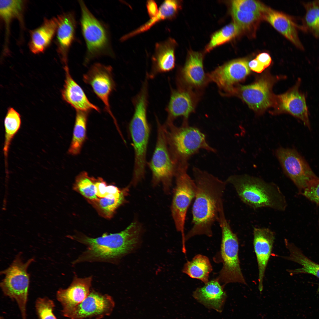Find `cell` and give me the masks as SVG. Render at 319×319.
<instances>
[{
    "instance_id": "6da1fadb",
    "label": "cell",
    "mask_w": 319,
    "mask_h": 319,
    "mask_svg": "<svg viewBox=\"0 0 319 319\" xmlns=\"http://www.w3.org/2000/svg\"><path fill=\"white\" fill-rule=\"evenodd\" d=\"M196 189L192 208V224L185 235V241L197 235L212 236V227L218 221L223 206V197L227 184L208 172L194 167Z\"/></svg>"
},
{
    "instance_id": "7a4b0ae2",
    "label": "cell",
    "mask_w": 319,
    "mask_h": 319,
    "mask_svg": "<svg viewBox=\"0 0 319 319\" xmlns=\"http://www.w3.org/2000/svg\"><path fill=\"white\" fill-rule=\"evenodd\" d=\"M141 227L137 222H132L119 232L104 234L92 238L78 233L70 238L85 245L86 249L73 262H115L133 250L139 243Z\"/></svg>"
},
{
    "instance_id": "3957f363",
    "label": "cell",
    "mask_w": 319,
    "mask_h": 319,
    "mask_svg": "<svg viewBox=\"0 0 319 319\" xmlns=\"http://www.w3.org/2000/svg\"><path fill=\"white\" fill-rule=\"evenodd\" d=\"M231 184L241 201L254 209L269 208L283 211L287 204L279 186L273 182L247 174L232 175L225 180Z\"/></svg>"
},
{
    "instance_id": "277c9868",
    "label": "cell",
    "mask_w": 319,
    "mask_h": 319,
    "mask_svg": "<svg viewBox=\"0 0 319 319\" xmlns=\"http://www.w3.org/2000/svg\"><path fill=\"white\" fill-rule=\"evenodd\" d=\"M169 149L177 167H188L191 157L201 149L216 152L208 143L206 135L198 128L183 121L178 127L173 123L163 125Z\"/></svg>"
},
{
    "instance_id": "5b68a950",
    "label": "cell",
    "mask_w": 319,
    "mask_h": 319,
    "mask_svg": "<svg viewBox=\"0 0 319 319\" xmlns=\"http://www.w3.org/2000/svg\"><path fill=\"white\" fill-rule=\"evenodd\" d=\"M147 88H143L136 99L134 112L129 125L134 154L131 181L134 185L144 178L145 174L146 155L150 134L147 115Z\"/></svg>"
},
{
    "instance_id": "8992f818",
    "label": "cell",
    "mask_w": 319,
    "mask_h": 319,
    "mask_svg": "<svg viewBox=\"0 0 319 319\" xmlns=\"http://www.w3.org/2000/svg\"><path fill=\"white\" fill-rule=\"evenodd\" d=\"M218 222L222 232L219 256L223 266L217 278L224 286L231 283L247 285L240 266L238 238L226 219L224 208L220 211Z\"/></svg>"
},
{
    "instance_id": "52a82bcc",
    "label": "cell",
    "mask_w": 319,
    "mask_h": 319,
    "mask_svg": "<svg viewBox=\"0 0 319 319\" xmlns=\"http://www.w3.org/2000/svg\"><path fill=\"white\" fill-rule=\"evenodd\" d=\"M79 3L81 11L82 31L87 48L84 64L102 56L113 57L107 27L92 14L83 1H79Z\"/></svg>"
},
{
    "instance_id": "ba28073f",
    "label": "cell",
    "mask_w": 319,
    "mask_h": 319,
    "mask_svg": "<svg viewBox=\"0 0 319 319\" xmlns=\"http://www.w3.org/2000/svg\"><path fill=\"white\" fill-rule=\"evenodd\" d=\"M20 254L17 255L11 264L1 272L4 277L0 283L3 294L17 303L22 319H27V306L30 283L27 269L35 261L31 258L23 261Z\"/></svg>"
},
{
    "instance_id": "9c48e42d",
    "label": "cell",
    "mask_w": 319,
    "mask_h": 319,
    "mask_svg": "<svg viewBox=\"0 0 319 319\" xmlns=\"http://www.w3.org/2000/svg\"><path fill=\"white\" fill-rule=\"evenodd\" d=\"M188 168L180 167L177 169L175 176V186L171 206L176 228L181 234L183 248L185 247L184 229L186 214L188 208L195 197L196 189L194 179L187 173Z\"/></svg>"
},
{
    "instance_id": "30bf717a",
    "label": "cell",
    "mask_w": 319,
    "mask_h": 319,
    "mask_svg": "<svg viewBox=\"0 0 319 319\" xmlns=\"http://www.w3.org/2000/svg\"><path fill=\"white\" fill-rule=\"evenodd\" d=\"M157 134L155 148L148 163L152 175V182L162 184L165 191H169L175 177L177 166L170 152L163 125L157 121Z\"/></svg>"
},
{
    "instance_id": "8fae6325",
    "label": "cell",
    "mask_w": 319,
    "mask_h": 319,
    "mask_svg": "<svg viewBox=\"0 0 319 319\" xmlns=\"http://www.w3.org/2000/svg\"><path fill=\"white\" fill-rule=\"evenodd\" d=\"M284 173L293 183L300 194L318 177L295 149L280 147L275 152Z\"/></svg>"
},
{
    "instance_id": "7c38bea8",
    "label": "cell",
    "mask_w": 319,
    "mask_h": 319,
    "mask_svg": "<svg viewBox=\"0 0 319 319\" xmlns=\"http://www.w3.org/2000/svg\"><path fill=\"white\" fill-rule=\"evenodd\" d=\"M248 64L247 61L243 59L228 62L207 74L209 82L215 83L223 95H231L234 85L250 73Z\"/></svg>"
},
{
    "instance_id": "4fadbf2b",
    "label": "cell",
    "mask_w": 319,
    "mask_h": 319,
    "mask_svg": "<svg viewBox=\"0 0 319 319\" xmlns=\"http://www.w3.org/2000/svg\"><path fill=\"white\" fill-rule=\"evenodd\" d=\"M112 68L100 63L93 64L83 77L84 82L90 85L98 97L104 104L106 111L117 123L111 112L110 105V96L114 90L115 84L112 74ZM118 126V125H117Z\"/></svg>"
},
{
    "instance_id": "5bb4252c",
    "label": "cell",
    "mask_w": 319,
    "mask_h": 319,
    "mask_svg": "<svg viewBox=\"0 0 319 319\" xmlns=\"http://www.w3.org/2000/svg\"><path fill=\"white\" fill-rule=\"evenodd\" d=\"M115 305L114 301L111 296L92 290L85 299L65 317L69 319L92 318L99 319L110 315Z\"/></svg>"
},
{
    "instance_id": "9a60e30c",
    "label": "cell",
    "mask_w": 319,
    "mask_h": 319,
    "mask_svg": "<svg viewBox=\"0 0 319 319\" xmlns=\"http://www.w3.org/2000/svg\"><path fill=\"white\" fill-rule=\"evenodd\" d=\"M301 84L298 78L292 88L285 93L278 96V107L281 112L289 114L301 121L309 129L311 125L309 111L304 93L300 90Z\"/></svg>"
},
{
    "instance_id": "2e32d148",
    "label": "cell",
    "mask_w": 319,
    "mask_h": 319,
    "mask_svg": "<svg viewBox=\"0 0 319 319\" xmlns=\"http://www.w3.org/2000/svg\"><path fill=\"white\" fill-rule=\"evenodd\" d=\"M271 85L269 81L262 79L250 85L235 87L232 95H237L255 111L263 110L272 104Z\"/></svg>"
},
{
    "instance_id": "e0dca14e",
    "label": "cell",
    "mask_w": 319,
    "mask_h": 319,
    "mask_svg": "<svg viewBox=\"0 0 319 319\" xmlns=\"http://www.w3.org/2000/svg\"><path fill=\"white\" fill-rule=\"evenodd\" d=\"M203 58L200 53L190 52L180 74L181 86L199 93L209 82L204 70Z\"/></svg>"
},
{
    "instance_id": "ac0fdd59",
    "label": "cell",
    "mask_w": 319,
    "mask_h": 319,
    "mask_svg": "<svg viewBox=\"0 0 319 319\" xmlns=\"http://www.w3.org/2000/svg\"><path fill=\"white\" fill-rule=\"evenodd\" d=\"M92 277L80 278L75 276L69 286L59 289L56 297L61 305L62 315L65 317L73 309L83 301L90 293Z\"/></svg>"
},
{
    "instance_id": "d6986e66",
    "label": "cell",
    "mask_w": 319,
    "mask_h": 319,
    "mask_svg": "<svg viewBox=\"0 0 319 319\" xmlns=\"http://www.w3.org/2000/svg\"><path fill=\"white\" fill-rule=\"evenodd\" d=\"M200 93L181 86L172 93L167 107L168 117L167 122H173L178 117L182 116L183 121H188L193 113L199 98Z\"/></svg>"
},
{
    "instance_id": "ffe728a7",
    "label": "cell",
    "mask_w": 319,
    "mask_h": 319,
    "mask_svg": "<svg viewBox=\"0 0 319 319\" xmlns=\"http://www.w3.org/2000/svg\"><path fill=\"white\" fill-rule=\"evenodd\" d=\"M253 245L258 269V288L263 289L266 268L271 255L275 239L274 232L268 228L254 227Z\"/></svg>"
},
{
    "instance_id": "44dd1931",
    "label": "cell",
    "mask_w": 319,
    "mask_h": 319,
    "mask_svg": "<svg viewBox=\"0 0 319 319\" xmlns=\"http://www.w3.org/2000/svg\"><path fill=\"white\" fill-rule=\"evenodd\" d=\"M56 32L57 51L63 66L68 65L69 52L75 39L76 21L74 13L69 12L57 17Z\"/></svg>"
},
{
    "instance_id": "7402d4cb",
    "label": "cell",
    "mask_w": 319,
    "mask_h": 319,
    "mask_svg": "<svg viewBox=\"0 0 319 319\" xmlns=\"http://www.w3.org/2000/svg\"><path fill=\"white\" fill-rule=\"evenodd\" d=\"M263 19L268 22L297 48L300 50H304L298 32V29L301 30V25H298L291 17L268 8L263 15Z\"/></svg>"
},
{
    "instance_id": "603a6c76",
    "label": "cell",
    "mask_w": 319,
    "mask_h": 319,
    "mask_svg": "<svg viewBox=\"0 0 319 319\" xmlns=\"http://www.w3.org/2000/svg\"><path fill=\"white\" fill-rule=\"evenodd\" d=\"M224 287L216 278L209 281L204 286L197 288L193 292V296L206 307L221 313L227 298Z\"/></svg>"
},
{
    "instance_id": "cb8c5ba5",
    "label": "cell",
    "mask_w": 319,
    "mask_h": 319,
    "mask_svg": "<svg viewBox=\"0 0 319 319\" xmlns=\"http://www.w3.org/2000/svg\"><path fill=\"white\" fill-rule=\"evenodd\" d=\"M65 79L61 91L63 99L76 111L89 112L95 110L100 112L99 108L88 100L84 92L71 75L68 65L64 66Z\"/></svg>"
},
{
    "instance_id": "d4e9b609",
    "label": "cell",
    "mask_w": 319,
    "mask_h": 319,
    "mask_svg": "<svg viewBox=\"0 0 319 319\" xmlns=\"http://www.w3.org/2000/svg\"><path fill=\"white\" fill-rule=\"evenodd\" d=\"M57 27V17L45 18L40 26L31 31L29 43L31 52L35 54L44 52L56 34Z\"/></svg>"
},
{
    "instance_id": "484cf974",
    "label": "cell",
    "mask_w": 319,
    "mask_h": 319,
    "mask_svg": "<svg viewBox=\"0 0 319 319\" xmlns=\"http://www.w3.org/2000/svg\"><path fill=\"white\" fill-rule=\"evenodd\" d=\"M26 2L24 0L0 1V15L5 28V40L4 49V54L9 53L8 44L10 34V25L14 19H17L23 27V13Z\"/></svg>"
},
{
    "instance_id": "4316f807",
    "label": "cell",
    "mask_w": 319,
    "mask_h": 319,
    "mask_svg": "<svg viewBox=\"0 0 319 319\" xmlns=\"http://www.w3.org/2000/svg\"><path fill=\"white\" fill-rule=\"evenodd\" d=\"M177 44L173 39L157 43L152 57L153 69L163 73L172 70L175 65V49Z\"/></svg>"
},
{
    "instance_id": "83f0119b",
    "label": "cell",
    "mask_w": 319,
    "mask_h": 319,
    "mask_svg": "<svg viewBox=\"0 0 319 319\" xmlns=\"http://www.w3.org/2000/svg\"><path fill=\"white\" fill-rule=\"evenodd\" d=\"M284 244L289 250V255L282 256L284 259L297 263L302 267L294 269H288L291 275L305 274H312L319 279V264L315 263L306 256L302 250L294 243L290 242L286 239ZM319 291V286L318 291Z\"/></svg>"
},
{
    "instance_id": "f1b7e54d",
    "label": "cell",
    "mask_w": 319,
    "mask_h": 319,
    "mask_svg": "<svg viewBox=\"0 0 319 319\" xmlns=\"http://www.w3.org/2000/svg\"><path fill=\"white\" fill-rule=\"evenodd\" d=\"M179 1H165L160 6L157 14L146 23L135 30L123 36L121 38L125 41L141 33L145 32L157 23L164 20H170L174 18L181 8Z\"/></svg>"
},
{
    "instance_id": "f546056e",
    "label": "cell",
    "mask_w": 319,
    "mask_h": 319,
    "mask_svg": "<svg viewBox=\"0 0 319 319\" xmlns=\"http://www.w3.org/2000/svg\"><path fill=\"white\" fill-rule=\"evenodd\" d=\"M21 123V116L19 113L12 107L8 108L4 120L5 134L3 149L5 168L7 169L10 147L14 137L20 128Z\"/></svg>"
},
{
    "instance_id": "4dcf8cb0",
    "label": "cell",
    "mask_w": 319,
    "mask_h": 319,
    "mask_svg": "<svg viewBox=\"0 0 319 319\" xmlns=\"http://www.w3.org/2000/svg\"><path fill=\"white\" fill-rule=\"evenodd\" d=\"M212 270L209 258L199 254L185 264L182 271L191 278L200 280L205 284L209 281V274Z\"/></svg>"
},
{
    "instance_id": "1f68e13d",
    "label": "cell",
    "mask_w": 319,
    "mask_h": 319,
    "mask_svg": "<svg viewBox=\"0 0 319 319\" xmlns=\"http://www.w3.org/2000/svg\"><path fill=\"white\" fill-rule=\"evenodd\" d=\"M88 112L76 111L72 138L68 151L69 154L77 155L81 151L86 137Z\"/></svg>"
},
{
    "instance_id": "d6a6232c",
    "label": "cell",
    "mask_w": 319,
    "mask_h": 319,
    "mask_svg": "<svg viewBox=\"0 0 319 319\" xmlns=\"http://www.w3.org/2000/svg\"><path fill=\"white\" fill-rule=\"evenodd\" d=\"M305 13L302 20L301 30L319 39V0L302 2Z\"/></svg>"
},
{
    "instance_id": "836d02e7",
    "label": "cell",
    "mask_w": 319,
    "mask_h": 319,
    "mask_svg": "<svg viewBox=\"0 0 319 319\" xmlns=\"http://www.w3.org/2000/svg\"><path fill=\"white\" fill-rule=\"evenodd\" d=\"M231 13L234 22L241 31L247 33L255 32L260 20L263 18L261 14L242 12L232 7Z\"/></svg>"
},
{
    "instance_id": "e575fe53",
    "label": "cell",
    "mask_w": 319,
    "mask_h": 319,
    "mask_svg": "<svg viewBox=\"0 0 319 319\" xmlns=\"http://www.w3.org/2000/svg\"><path fill=\"white\" fill-rule=\"evenodd\" d=\"M125 196L118 198H98L95 200H87L100 215L110 219L113 217L116 209L125 201Z\"/></svg>"
},
{
    "instance_id": "d590c367",
    "label": "cell",
    "mask_w": 319,
    "mask_h": 319,
    "mask_svg": "<svg viewBox=\"0 0 319 319\" xmlns=\"http://www.w3.org/2000/svg\"><path fill=\"white\" fill-rule=\"evenodd\" d=\"M241 31L239 27L234 22L226 25L213 34L206 47V51H209L230 41L238 35Z\"/></svg>"
},
{
    "instance_id": "8d00e7d4",
    "label": "cell",
    "mask_w": 319,
    "mask_h": 319,
    "mask_svg": "<svg viewBox=\"0 0 319 319\" xmlns=\"http://www.w3.org/2000/svg\"><path fill=\"white\" fill-rule=\"evenodd\" d=\"M95 178L89 176L83 171L76 177L73 184V190L81 194L87 200L97 199L95 187Z\"/></svg>"
},
{
    "instance_id": "74e56055",
    "label": "cell",
    "mask_w": 319,
    "mask_h": 319,
    "mask_svg": "<svg viewBox=\"0 0 319 319\" xmlns=\"http://www.w3.org/2000/svg\"><path fill=\"white\" fill-rule=\"evenodd\" d=\"M55 304L53 301L47 297L38 298L35 307L38 319H57L53 313Z\"/></svg>"
},
{
    "instance_id": "f35d334b",
    "label": "cell",
    "mask_w": 319,
    "mask_h": 319,
    "mask_svg": "<svg viewBox=\"0 0 319 319\" xmlns=\"http://www.w3.org/2000/svg\"><path fill=\"white\" fill-rule=\"evenodd\" d=\"M232 7L240 11L259 14L262 16L268 8L259 1L252 0H235L231 2Z\"/></svg>"
},
{
    "instance_id": "ab89813d",
    "label": "cell",
    "mask_w": 319,
    "mask_h": 319,
    "mask_svg": "<svg viewBox=\"0 0 319 319\" xmlns=\"http://www.w3.org/2000/svg\"><path fill=\"white\" fill-rule=\"evenodd\" d=\"M319 208V177L312 181L300 194Z\"/></svg>"
},
{
    "instance_id": "60d3db41",
    "label": "cell",
    "mask_w": 319,
    "mask_h": 319,
    "mask_svg": "<svg viewBox=\"0 0 319 319\" xmlns=\"http://www.w3.org/2000/svg\"><path fill=\"white\" fill-rule=\"evenodd\" d=\"M106 183L101 178H95V187L97 196L99 198H103L107 195Z\"/></svg>"
},
{
    "instance_id": "b9f144b4",
    "label": "cell",
    "mask_w": 319,
    "mask_h": 319,
    "mask_svg": "<svg viewBox=\"0 0 319 319\" xmlns=\"http://www.w3.org/2000/svg\"><path fill=\"white\" fill-rule=\"evenodd\" d=\"M146 6L148 14L151 18L154 17L157 14L158 9L156 2L154 0L147 1Z\"/></svg>"
},
{
    "instance_id": "7bdbcfd3",
    "label": "cell",
    "mask_w": 319,
    "mask_h": 319,
    "mask_svg": "<svg viewBox=\"0 0 319 319\" xmlns=\"http://www.w3.org/2000/svg\"><path fill=\"white\" fill-rule=\"evenodd\" d=\"M265 68L270 65L271 62V58L269 54L263 52L258 55L256 58Z\"/></svg>"
},
{
    "instance_id": "ee69618b",
    "label": "cell",
    "mask_w": 319,
    "mask_h": 319,
    "mask_svg": "<svg viewBox=\"0 0 319 319\" xmlns=\"http://www.w3.org/2000/svg\"><path fill=\"white\" fill-rule=\"evenodd\" d=\"M248 66L251 70L258 73H261L265 69L256 58L254 59L248 63Z\"/></svg>"
},
{
    "instance_id": "f6af8a7d",
    "label": "cell",
    "mask_w": 319,
    "mask_h": 319,
    "mask_svg": "<svg viewBox=\"0 0 319 319\" xmlns=\"http://www.w3.org/2000/svg\"><path fill=\"white\" fill-rule=\"evenodd\" d=\"M0 319H4L3 317L2 316L0 317Z\"/></svg>"
}]
</instances>
